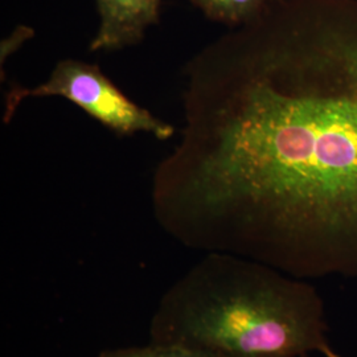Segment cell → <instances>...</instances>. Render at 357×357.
<instances>
[{
    "label": "cell",
    "mask_w": 357,
    "mask_h": 357,
    "mask_svg": "<svg viewBox=\"0 0 357 357\" xmlns=\"http://www.w3.org/2000/svg\"><path fill=\"white\" fill-rule=\"evenodd\" d=\"M153 216L178 243L357 280V0H268L184 68Z\"/></svg>",
    "instance_id": "6da1fadb"
},
{
    "label": "cell",
    "mask_w": 357,
    "mask_h": 357,
    "mask_svg": "<svg viewBox=\"0 0 357 357\" xmlns=\"http://www.w3.org/2000/svg\"><path fill=\"white\" fill-rule=\"evenodd\" d=\"M326 305L307 280L224 253L204 258L175 282L153 312V343L227 357H339Z\"/></svg>",
    "instance_id": "7a4b0ae2"
},
{
    "label": "cell",
    "mask_w": 357,
    "mask_h": 357,
    "mask_svg": "<svg viewBox=\"0 0 357 357\" xmlns=\"http://www.w3.org/2000/svg\"><path fill=\"white\" fill-rule=\"evenodd\" d=\"M32 97H61L116 135L150 134L159 141L174 137L175 128L130 100L103 75L98 65L65 59L53 68L47 81L35 88L13 85L6 97L4 123L11 121L19 105Z\"/></svg>",
    "instance_id": "3957f363"
},
{
    "label": "cell",
    "mask_w": 357,
    "mask_h": 357,
    "mask_svg": "<svg viewBox=\"0 0 357 357\" xmlns=\"http://www.w3.org/2000/svg\"><path fill=\"white\" fill-rule=\"evenodd\" d=\"M163 0H96L98 29L90 52H115L138 45L150 26L159 23Z\"/></svg>",
    "instance_id": "277c9868"
},
{
    "label": "cell",
    "mask_w": 357,
    "mask_h": 357,
    "mask_svg": "<svg viewBox=\"0 0 357 357\" xmlns=\"http://www.w3.org/2000/svg\"><path fill=\"white\" fill-rule=\"evenodd\" d=\"M268 0H190L205 17L230 28L243 26L261 13Z\"/></svg>",
    "instance_id": "5b68a950"
},
{
    "label": "cell",
    "mask_w": 357,
    "mask_h": 357,
    "mask_svg": "<svg viewBox=\"0 0 357 357\" xmlns=\"http://www.w3.org/2000/svg\"><path fill=\"white\" fill-rule=\"evenodd\" d=\"M100 357H227L195 349L190 347L166 343H153L144 347H130L105 351Z\"/></svg>",
    "instance_id": "8992f818"
},
{
    "label": "cell",
    "mask_w": 357,
    "mask_h": 357,
    "mask_svg": "<svg viewBox=\"0 0 357 357\" xmlns=\"http://www.w3.org/2000/svg\"><path fill=\"white\" fill-rule=\"evenodd\" d=\"M33 36V31L26 26H19L13 32L11 36L3 40L1 43V59L8 57L11 52L16 51L26 40Z\"/></svg>",
    "instance_id": "52a82bcc"
},
{
    "label": "cell",
    "mask_w": 357,
    "mask_h": 357,
    "mask_svg": "<svg viewBox=\"0 0 357 357\" xmlns=\"http://www.w3.org/2000/svg\"><path fill=\"white\" fill-rule=\"evenodd\" d=\"M339 357H345V356H343V355H339Z\"/></svg>",
    "instance_id": "ba28073f"
}]
</instances>
